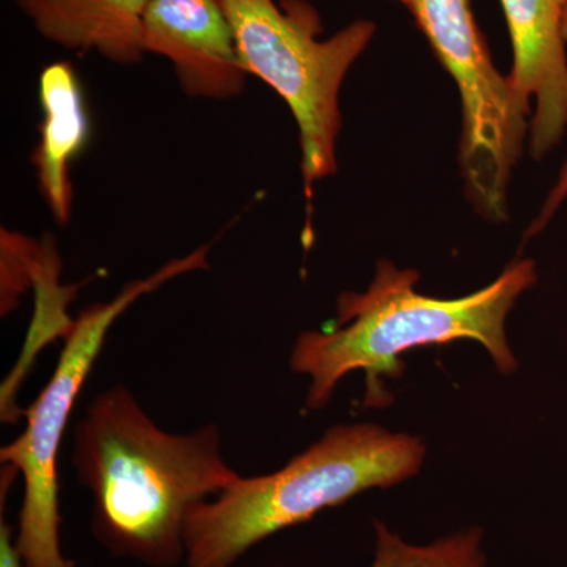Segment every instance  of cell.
Returning a JSON list of instances; mask_svg holds the SVG:
<instances>
[{
  "mask_svg": "<svg viewBox=\"0 0 567 567\" xmlns=\"http://www.w3.org/2000/svg\"><path fill=\"white\" fill-rule=\"evenodd\" d=\"M73 442L78 480L93 496V535L115 557L153 567L185 558L189 511L240 477L223 456L216 425L164 432L122 385L93 399Z\"/></svg>",
  "mask_w": 567,
  "mask_h": 567,
  "instance_id": "obj_1",
  "label": "cell"
},
{
  "mask_svg": "<svg viewBox=\"0 0 567 567\" xmlns=\"http://www.w3.org/2000/svg\"><path fill=\"white\" fill-rule=\"evenodd\" d=\"M536 281V264L517 260L491 286L443 300L417 292L415 270L382 260L365 292L339 297L333 327L298 336L290 368L311 379L306 406H327L336 386L353 371L365 374L364 406H386L385 380L404 374L402 354L462 339L480 342L499 372L513 374L518 363L507 346L506 317Z\"/></svg>",
  "mask_w": 567,
  "mask_h": 567,
  "instance_id": "obj_2",
  "label": "cell"
},
{
  "mask_svg": "<svg viewBox=\"0 0 567 567\" xmlns=\"http://www.w3.org/2000/svg\"><path fill=\"white\" fill-rule=\"evenodd\" d=\"M425 443L375 424L334 425L271 475L238 477L189 511L183 527L188 567H233L281 529L344 505L369 488L393 487L420 472Z\"/></svg>",
  "mask_w": 567,
  "mask_h": 567,
  "instance_id": "obj_3",
  "label": "cell"
},
{
  "mask_svg": "<svg viewBox=\"0 0 567 567\" xmlns=\"http://www.w3.org/2000/svg\"><path fill=\"white\" fill-rule=\"evenodd\" d=\"M249 74L289 104L300 132L306 197L338 169L339 92L350 66L375 35L372 21H354L320 40L319 14L303 0H219Z\"/></svg>",
  "mask_w": 567,
  "mask_h": 567,
  "instance_id": "obj_4",
  "label": "cell"
},
{
  "mask_svg": "<svg viewBox=\"0 0 567 567\" xmlns=\"http://www.w3.org/2000/svg\"><path fill=\"white\" fill-rule=\"evenodd\" d=\"M208 252L210 245H205L171 260L147 278L123 286L114 300L89 306L71 324L50 382L25 413L24 432L0 450L2 465L14 466L24 481L20 528L14 539L24 567H74L61 548L59 453L78 395L112 324L134 301L155 292L171 279L207 270Z\"/></svg>",
  "mask_w": 567,
  "mask_h": 567,
  "instance_id": "obj_5",
  "label": "cell"
},
{
  "mask_svg": "<svg viewBox=\"0 0 567 567\" xmlns=\"http://www.w3.org/2000/svg\"><path fill=\"white\" fill-rule=\"evenodd\" d=\"M462 100L461 166L466 192L487 218L506 216V189L524 148L529 103L495 70L470 0H412L409 7Z\"/></svg>",
  "mask_w": 567,
  "mask_h": 567,
  "instance_id": "obj_6",
  "label": "cell"
},
{
  "mask_svg": "<svg viewBox=\"0 0 567 567\" xmlns=\"http://www.w3.org/2000/svg\"><path fill=\"white\" fill-rule=\"evenodd\" d=\"M142 39L145 54L173 63L186 95L229 100L245 91L249 73L219 0H152Z\"/></svg>",
  "mask_w": 567,
  "mask_h": 567,
  "instance_id": "obj_7",
  "label": "cell"
},
{
  "mask_svg": "<svg viewBox=\"0 0 567 567\" xmlns=\"http://www.w3.org/2000/svg\"><path fill=\"white\" fill-rule=\"evenodd\" d=\"M502 6L514 50L509 80L525 102H536L529 147L539 159L567 130V0H502Z\"/></svg>",
  "mask_w": 567,
  "mask_h": 567,
  "instance_id": "obj_8",
  "label": "cell"
},
{
  "mask_svg": "<svg viewBox=\"0 0 567 567\" xmlns=\"http://www.w3.org/2000/svg\"><path fill=\"white\" fill-rule=\"evenodd\" d=\"M152 0H18L43 39L69 51L96 52L121 65L144 58V18Z\"/></svg>",
  "mask_w": 567,
  "mask_h": 567,
  "instance_id": "obj_9",
  "label": "cell"
},
{
  "mask_svg": "<svg viewBox=\"0 0 567 567\" xmlns=\"http://www.w3.org/2000/svg\"><path fill=\"white\" fill-rule=\"evenodd\" d=\"M40 104L43 121L32 164L44 203L55 221L66 226L73 212L70 166L91 134L84 92L70 63H51L40 74Z\"/></svg>",
  "mask_w": 567,
  "mask_h": 567,
  "instance_id": "obj_10",
  "label": "cell"
},
{
  "mask_svg": "<svg viewBox=\"0 0 567 567\" xmlns=\"http://www.w3.org/2000/svg\"><path fill=\"white\" fill-rule=\"evenodd\" d=\"M375 555L371 567H487L484 532L461 529L425 546L404 540L385 522L374 518Z\"/></svg>",
  "mask_w": 567,
  "mask_h": 567,
  "instance_id": "obj_11",
  "label": "cell"
},
{
  "mask_svg": "<svg viewBox=\"0 0 567 567\" xmlns=\"http://www.w3.org/2000/svg\"><path fill=\"white\" fill-rule=\"evenodd\" d=\"M563 33H565V40L567 43V11L565 18V25H563ZM567 199V159L565 166L559 171V175L557 182H555L554 188L548 193L546 203H544L543 208H540L539 215L535 221H533L532 227H529L527 237H533V235L539 234L544 227L550 223V219L554 218L555 213L558 212V208L561 207L563 203Z\"/></svg>",
  "mask_w": 567,
  "mask_h": 567,
  "instance_id": "obj_12",
  "label": "cell"
},
{
  "mask_svg": "<svg viewBox=\"0 0 567 567\" xmlns=\"http://www.w3.org/2000/svg\"><path fill=\"white\" fill-rule=\"evenodd\" d=\"M0 567H24L13 540V528L6 520L0 522Z\"/></svg>",
  "mask_w": 567,
  "mask_h": 567,
  "instance_id": "obj_13",
  "label": "cell"
},
{
  "mask_svg": "<svg viewBox=\"0 0 567 567\" xmlns=\"http://www.w3.org/2000/svg\"><path fill=\"white\" fill-rule=\"evenodd\" d=\"M399 2L405 3L406 7L412 6V0H399Z\"/></svg>",
  "mask_w": 567,
  "mask_h": 567,
  "instance_id": "obj_14",
  "label": "cell"
}]
</instances>
